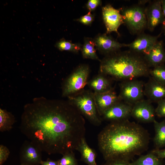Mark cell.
I'll return each instance as SVG.
<instances>
[{"mask_svg":"<svg viewBox=\"0 0 165 165\" xmlns=\"http://www.w3.org/2000/svg\"><path fill=\"white\" fill-rule=\"evenodd\" d=\"M10 154L9 149L3 145H0V165H2L7 160Z\"/></svg>","mask_w":165,"mask_h":165,"instance_id":"cell-28","label":"cell"},{"mask_svg":"<svg viewBox=\"0 0 165 165\" xmlns=\"http://www.w3.org/2000/svg\"><path fill=\"white\" fill-rule=\"evenodd\" d=\"M150 138L146 129L127 119L110 122L98 134L97 142L105 161L119 159L130 162L147 150Z\"/></svg>","mask_w":165,"mask_h":165,"instance_id":"cell-2","label":"cell"},{"mask_svg":"<svg viewBox=\"0 0 165 165\" xmlns=\"http://www.w3.org/2000/svg\"><path fill=\"white\" fill-rule=\"evenodd\" d=\"M147 20V28L152 31L159 24H163L164 20L161 0H155L149 4L145 9Z\"/></svg>","mask_w":165,"mask_h":165,"instance_id":"cell-12","label":"cell"},{"mask_svg":"<svg viewBox=\"0 0 165 165\" xmlns=\"http://www.w3.org/2000/svg\"><path fill=\"white\" fill-rule=\"evenodd\" d=\"M124 24L132 34H140L147 28L145 9L139 5L120 9Z\"/></svg>","mask_w":165,"mask_h":165,"instance_id":"cell-5","label":"cell"},{"mask_svg":"<svg viewBox=\"0 0 165 165\" xmlns=\"http://www.w3.org/2000/svg\"><path fill=\"white\" fill-rule=\"evenodd\" d=\"M88 84L94 93H104L112 89L109 79L101 74L88 82Z\"/></svg>","mask_w":165,"mask_h":165,"instance_id":"cell-19","label":"cell"},{"mask_svg":"<svg viewBox=\"0 0 165 165\" xmlns=\"http://www.w3.org/2000/svg\"><path fill=\"white\" fill-rule=\"evenodd\" d=\"M15 122L13 116L6 110L0 109V131L4 132L12 129Z\"/></svg>","mask_w":165,"mask_h":165,"instance_id":"cell-22","label":"cell"},{"mask_svg":"<svg viewBox=\"0 0 165 165\" xmlns=\"http://www.w3.org/2000/svg\"><path fill=\"white\" fill-rule=\"evenodd\" d=\"M41 165H58V161H54L48 158L46 161H42L40 162Z\"/></svg>","mask_w":165,"mask_h":165,"instance_id":"cell-33","label":"cell"},{"mask_svg":"<svg viewBox=\"0 0 165 165\" xmlns=\"http://www.w3.org/2000/svg\"><path fill=\"white\" fill-rule=\"evenodd\" d=\"M68 97L69 102L91 124L95 126L101 124L102 119L96 108L94 93L83 90Z\"/></svg>","mask_w":165,"mask_h":165,"instance_id":"cell-4","label":"cell"},{"mask_svg":"<svg viewBox=\"0 0 165 165\" xmlns=\"http://www.w3.org/2000/svg\"><path fill=\"white\" fill-rule=\"evenodd\" d=\"M90 72L88 65L84 64L78 67L66 80L63 88V95L68 97L82 90L88 84Z\"/></svg>","mask_w":165,"mask_h":165,"instance_id":"cell-6","label":"cell"},{"mask_svg":"<svg viewBox=\"0 0 165 165\" xmlns=\"http://www.w3.org/2000/svg\"><path fill=\"white\" fill-rule=\"evenodd\" d=\"M157 103V106L155 109L156 116L165 119V98L159 101Z\"/></svg>","mask_w":165,"mask_h":165,"instance_id":"cell-27","label":"cell"},{"mask_svg":"<svg viewBox=\"0 0 165 165\" xmlns=\"http://www.w3.org/2000/svg\"><path fill=\"white\" fill-rule=\"evenodd\" d=\"M133 106L120 101L105 111L101 117L110 122L128 119L131 116Z\"/></svg>","mask_w":165,"mask_h":165,"instance_id":"cell-9","label":"cell"},{"mask_svg":"<svg viewBox=\"0 0 165 165\" xmlns=\"http://www.w3.org/2000/svg\"><path fill=\"white\" fill-rule=\"evenodd\" d=\"M57 161L58 165H79L73 152L64 154L62 157Z\"/></svg>","mask_w":165,"mask_h":165,"instance_id":"cell-26","label":"cell"},{"mask_svg":"<svg viewBox=\"0 0 165 165\" xmlns=\"http://www.w3.org/2000/svg\"><path fill=\"white\" fill-rule=\"evenodd\" d=\"M155 135L153 141L156 149L165 147V119L160 122H153Z\"/></svg>","mask_w":165,"mask_h":165,"instance_id":"cell-20","label":"cell"},{"mask_svg":"<svg viewBox=\"0 0 165 165\" xmlns=\"http://www.w3.org/2000/svg\"><path fill=\"white\" fill-rule=\"evenodd\" d=\"M102 13L107 30L106 34L114 31L120 35L118 29L122 24H124L120 9H115L108 4L102 7Z\"/></svg>","mask_w":165,"mask_h":165,"instance_id":"cell-10","label":"cell"},{"mask_svg":"<svg viewBox=\"0 0 165 165\" xmlns=\"http://www.w3.org/2000/svg\"><path fill=\"white\" fill-rule=\"evenodd\" d=\"M163 165H164V164Z\"/></svg>","mask_w":165,"mask_h":165,"instance_id":"cell-38","label":"cell"},{"mask_svg":"<svg viewBox=\"0 0 165 165\" xmlns=\"http://www.w3.org/2000/svg\"><path fill=\"white\" fill-rule=\"evenodd\" d=\"M81 155V160L88 165H98L96 161L95 152L87 144L85 138L82 140L77 149Z\"/></svg>","mask_w":165,"mask_h":165,"instance_id":"cell-18","label":"cell"},{"mask_svg":"<svg viewBox=\"0 0 165 165\" xmlns=\"http://www.w3.org/2000/svg\"><path fill=\"white\" fill-rule=\"evenodd\" d=\"M144 94L151 103H157L165 98V86L157 82L151 77L145 84Z\"/></svg>","mask_w":165,"mask_h":165,"instance_id":"cell-16","label":"cell"},{"mask_svg":"<svg viewBox=\"0 0 165 165\" xmlns=\"http://www.w3.org/2000/svg\"><path fill=\"white\" fill-rule=\"evenodd\" d=\"M95 46L94 40L90 38H85L82 50V55L84 58L101 61L96 53Z\"/></svg>","mask_w":165,"mask_h":165,"instance_id":"cell-23","label":"cell"},{"mask_svg":"<svg viewBox=\"0 0 165 165\" xmlns=\"http://www.w3.org/2000/svg\"><path fill=\"white\" fill-rule=\"evenodd\" d=\"M101 165H131L130 162L119 159L108 160Z\"/></svg>","mask_w":165,"mask_h":165,"instance_id":"cell-29","label":"cell"},{"mask_svg":"<svg viewBox=\"0 0 165 165\" xmlns=\"http://www.w3.org/2000/svg\"><path fill=\"white\" fill-rule=\"evenodd\" d=\"M101 62V73L117 80H132L149 75L150 67L144 56L130 50L108 55Z\"/></svg>","mask_w":165,"mask_h":165,"instance_id":"cell-3","label":"cell"},{"mask_svg":"<svg viewBox=\"0 0 165 165\" xmlns=\"http://www.w3.org/2000/svg\"><path fill=\"white\" fill-rule=\"evenodd\" d=\"M157 156L161 159L165 158V148L163 149H155L151 151Z\"/></svg>","mask_w":165,"mask_h":165,"instance_id":"cell-32","label":"cell"},{"mask_svg":"<svg viewBox=\"0 0 165 165\" xmlns=\"http://www.w3.org/2000/svg\"><path fill=\"white\" fill-rule=\"evenodd\" d=\"M94 96L98 113L101 117L105 111L122 101L113 89L102 93L94 92Z\"/></svg>","mask_w":165,"mask_h":165,"instance_id":"cell-14","label":"cell"},{"mask_svg":"<svg viewBox=\"0 0 165 165\" xmlns=\"http://www.w3.org/2000/svg\"><path fill=\"white\" fill-rule=\"evenodd\" d=\"M163 30L164 33V34L165 35V28H163Z\"/></svg>","mask_w":165,"mask_h":165,"instance_id":"cell-37","label":"cell"},{"mask_svg":"<svg viewBox=\"0 0 165 165\" xmlns=\"http://www.w3.org/2000/svg\"><path fill=\"white\" fill-rule=\"evenodd\" d=\"M149 1L148 0H140L138 2V5H144L145 3H147Z\"/></svg>","mask_w":165,"mask_h":165,"instance_id":"cell-35","label":"cell"},{"mask_svg":"<svg viewBox=\"0 0 165 165\" xmlns=\"http://www.w3.org/2000/svg\"><path fill=\"white\" fill-rule=\"evenodd\" d=\"M20 165H30V164H20Z\"/></svg>","mask_w":165,"mask_h":165,"instance_id":"cell-36","label":"cell"},{"mask_svg":"<svg viewBox=\"0 0 165 165\" xmlns=\"http://www.w3.org/2000/svg\"><path fill=\"white\" fill-rule=\"evenodd\" d=\"M162 8L164 16V20L162 24L163 28H165V0H161Z\"/></svg>","mask_w":165,"mask_h":165,"instance_id":"cell-34","label":"cell"},{"mask_svg":"<svg viewBox=\"0 0 165 165\" xmlns=\"http://www.w3.org/2000/svg\"><path fill=\"white\" fill-rule=\"evenodd\" d=\"M144 85L142 81L135 79L122 81L120 84L119 99L133 106L143 99Z\"/></svg>","mask_w":165,"mask_h":165,"instance_id":"cell-7","label":"cell"},{"mask_svg":"<svg viewBox=\"0 0 165 165\" xmlns=\"http://www.w3.org/2000/svg\"><path fill=\"white\" fill-rule=\"evenodd\" d=\"M42 150L29 140L25 141L20 152V164L39 165L41 161Z\"/></svg>","mask_w":165,"mask_h":165,"instance_id":"cell-11","label":"cell"},{"mask_svg":"<svg viewBox=\"0 0 165 165\" xmlns=\"http://www.w3.org/2000/svg\"><path fill=\"white\" fill-rule=\"evenodd\" d=\"M131 165H163V159L158 158L151 151L147 154L141 156Z\"/></svg>","mask_w":165,"mask_h":165,"instance_id":"cell-21","label":"cell"},{"mask_svg":"<svg viewBox=\"0 0 165 165\" xmlns=\"http://www.w3.org/2000/svg\"><path fill=\"white\" fill-rule=\"evenodd\" d=\"M94 16L89 12L86 15L82 16L78 21L82 24L88 25L91 24L94 19Z\"/></svg>","mask_w":165,"mask_h":165,"instance_id":"cell-30","label":"cell"},{"mask_svg":"<svg viewBox=\"0 0 165 165\" xmlns=\"http://www.w3.org/2000/svg\"><path fill=\"white\" fill-rule=\"evenodd\" d=\"M148 99H142L132 106L131 116L138 122L143 123H153L155 120V109Z\"/></svg>","mask_w":165,"mask_h":165,"instance_id":"cell-8","label":"cell"},{"mask_svg":"<svg viewBox=\"0 0 165 165\" xmlns=\"http://www.w3.org/2000/svg\"><path fill=\"white\" fill-rule=\"evenodd\" d=\"M161 33L157 36H152L145 34H140L131 43L127 44L130 50L135 53L145 54L154 46L158 42Z\"/></svg>","mask_w":165,"mask_h":165,"instance_id":"cell-13","label":"cell"},{"mask_svg":"<svg viewBox=\"0 0 165 165\" xmlns=\"http://www.w3.org/2000/svg\"><path fill=\"white\" fill-rule=\"evenodd\" d=\"M144 57L150 67L153 68L164 64L165 51L163 41H158Z\"/></svg>","mask_w":165,"mask_h":165,"instance_id":"cell-17","label":"cell"},{"mask_svg":"<svg viewBox=\"0 0 165 165\" xmlns=\"http://www.w3.org/2000/svg\"><path fill=\"white\" fill-rule=\"evenodd\" d=\"M94 40L97 49L107 56L116 52L122 47L127 46V44L120 43L107 34L99 35Z\"/></svg>","mask_w":165,"mask_h":165,"instance_id":"cell-15","label":"cell"},{"mask_svg":"<svg viewBox=\"0 0 165 165\" xmlns=\"http://www.w3.org/2000/svg\"><path fill=\"white\" fill-rule=\"evenodd\" d=\"M20 128L42 152L63 155L77 150L85 121L69 101H37L25 106Z\"/></svg>","mask_w":165,"mask_h":165,"instance_id":"cell-1","label":"cell"},{"mask_svg":"<svg viewBox=\"0 0 165 165\" xmlns=\"http://www.w3.org/2000/svg\"><path fill=\"white\" fill-rule=\"evenodd\" d=\"M56 47L60 50H66L77 52L80 50V45L74 44L65 40H60L56 45Z\"/></svg>","mask_w":165,"mask_h":165,"instance_id":"cell-25","label":"cell"},{"mask_svg":"<svg viewBox=\"0 0 165 165\" xmlns=\"http://www.w3.org/2000/svg\"><path fill=\"white\" fill-rule=\"evenodd\" d=\"M101 1L100 0H89L87 4V7L89 12H91L95 10L98 6L101 5Z\"/></svg>","mask_w":165,"mask_h":165,"instance_id":"cell-31","label":"cell"},{"mask_svg":"<svg viewBox=\"0 0 165 165\" xmlns=\"http://www.w3.org/2000/svg\"><path fill=\"white\" fill-rule=\"evenodd\" d=\"M149 75L155 80L165 86V65L162 64L150 69Z\"/></svg>","mask_w":165,"mask_h":165,"instance_id":"cell-24","label":"cell"}]
</instances>
